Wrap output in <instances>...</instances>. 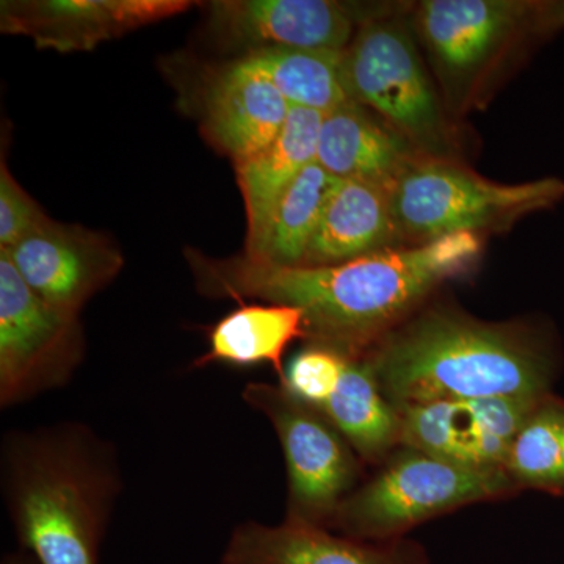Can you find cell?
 <instances>
[{"instance_id":"obj_15","label":"cell","mask_w":564,"mask_h":564,"mask_svg":"<svg viewBox=\"0 0 564 564\" xmlns=\"http://www.w3.org/2000/svg\"><path fill=\"white\" fill-rule=\"evenodd\" d=\"M203 110L207 139L237 163L278 139L292 106L272 82L236 62L212 79Z\"/></svg>"},{"instance_id":"obj_16","label":"cell","mask_w":564,"mask_h":564,"mask_svg":"<svg viewBox=\"0 0 564 564\" xmlns=\"http://www.w3.org/2000/svg\"><path fill=\"white\" fill-rule=\"evenodd\" d=\"M404 248L392 214L389 185L345 180L323 210L303 265L328 267Z\"/></svg>"},{"instance_id":"obj_5","label":"cell","mask_w":564,"mask_h":564,"mask_svg":"<svg viewBox=\"0 0 564 564\" xmlns=\"http://www.w3.org/2000/svg\"><path fill=\"white\" fill-rule=\"evenodd\" d=\"M389 192L403 247H419L455 234L505 231L563 202L564 182L544 177L500 184L456 159L419 155L397 174Z\"/></svg>"},{"instance_id":"obj_22","label":"cell","mask_w":564,"mask_h":564,"mask_svg":"<svg viewBox=\"0 0 564 564\" xmlns=\"http://www.w3.org/2000/svg\"><path fill=\"white\" fill-rule=\"evenodd\" d=\"M339 182L317 162L304 169L276 204L261 250L251 258L274 265H303L323 210Z\"/></svg>"},{"instance_id":"obj_14","label":"cell","mask_w":564,"mask_h":564,"mask_svg":"<svg viewBox=\"0 0 564 564\" xmlns=\"http://www.w3.org/2000/svg\"><path fill=\"white\" fill-rule=\"evenodd\" d=\"M188 6L180 0L2 2V31L31 36L44 50L88 51Z\"/></svg>"},{"instance_id":"obj_25","label":"cell","mask_w":564,"mask_h":564,"mask_svg":"<svg viewBox=\"0 0 564 564\" xmlns=\"http://www.w3.org/2000/svg\"><path fill=\"white\" fill-rule=\"evenodd\" d=\"M50 220L33 202L20 182L14 180L9 166L2 161L0 166V250H11L29 234Z\"/></svg>"},{"instance_id":"obj_13","label":"cell","mask_w":564,"mask_h":564,"mask_svg":"<svg viewBox=\"0 0 564 564\" xmlns=\"http://www.w3.org/2000/svg\"><path fill=\"white\" fill-rule=\"evenodd\" d=\"M220 564H429V556L404 538L370 543L285 516L278 525L234 527Z\"/></svg>"},{"instance_id":"obj_11","label":"cell","mask_w":564,"mask_h":564,"mask_svg":"<svg viewBox=\"0 0 564 564\" xmlns=\"http://www.w3.org/2000/svg\"><path fill=\"white\" fill-rule=\"evenodd\" d=\"M399 6H351L334 0H220L209 3L210 28L237 44L344 52L356 32Z\"/></svg>"},{"instance_id":"obj_1","label":"cell","mask_w":564,"mask_h":564,"mask_svg":"<svg viewBox=\"0 0 564 564\" xmlns=\"http://www.w3.org/2000/svg\"><path fill=\"white\" fill-rule=\"evenodd\" d=\"M484 252L475 234H455L328 267H282L251 258H207L187 251L196 289L207 299H256L296 307L304 340L364 358L373 345L422 310L445 282L473 272Z\"/></svg>"},{"instance_id":"obj_20","label":"cell","mask_w":564,"mask_h":564,"mask_svg":"<svg viewBox=\"0 0 564 564\" xmlns=\"http://www.w3.org/2000/svg\"><path fill=\"white\" fill-rule=\"evenodd\" d=\"M296 339H304L302 311L284 304L240 303L239 310L210 329L209 350L193 367L199 369L214 362L240 367L272 364L281 381L285 369L282 356Z\"/></svg>"},{"instance_id":"obj_19","label":"cell","mask_w":564,"mask_h":564,"mask_svg":"<svg viewBox=\"0 0 564 564\" xmlns=\"http://www.w3.org/2000/svg\"><path fill=\"white\" fill-rule=\"evenodd\" d=\"M361 462L384 463L400 447V421L369 364L348 359L343 377L321 408Z\"/></svg>"},{"instance_id":"obj_21","label":"cell","mask_w":564,"mask_h":564,"mask_svg":"<svg viewBox=\"0 0 564 564\" xmlns=\"http://www.w3.org/2000/svg\"><path fill=\"white\" fill-rule=\"evenodd\" d=\"M344 52L258 47L239 61L272 82L292 107L329 113L352 101L345 87Z\"/></svg>"},{"instance_id":"obj_2","label":"cell","mask_w":564,"mask_h":564,"mask_svg":"<svg viewBox=\"0 0 564 564\" xmlns=\"http://www.w3.org/2000/svg\"><path fill=\"white\" fill-rule=\"evenodd\" d=\"M362 359L393 408L543 397L558 370L554 337L545 329L485 322L451 306L419 311Z\"/></svg>"},{"instance_id":"obj_10","label":"cell","mask_w":564,"mask_h":564,"mask_svg":"<svg viewBox=\"0 0 564 564\" xmlns=\"http://www.w3.org/2000/svg\"><path fill=\"white\" fill-rule=\"evenodd\" d=\"M540 399L440 400L395 408L400 447L467 469H503L516 434Z\"/></svg>"},{"instance_id":"obj_23","label":"cell","mask_w":564,"mask_h":564,"mask_svg":"<svg viewBox=\"0 0 564 564\" xmlns=\"http://www.w3.org/2000/svg\"><path fill=\"white\" fill-rule=\"evenodd\" d=\"M516 488L564 497V399L545 393L516 434L503 466Z\"/></svg>"},{"instance_id":"obj_8","label":"cell","mask_w":564,"mask_h":564,"mask_svg":"<svg viewBox=\"0 0 564 564\" xmlns=\"http://www.w3.org/2000/svg\"><path fill=\"white\" fill-rule=\"evenodd\" d=\"M243 402L272 423L288 466V518L328 529L355 491L361 458L322 411L282 384L245 386Z\"/></svg>"},{"instance_id":"obj_4","label":"cell","mask_w":564,"mask_h":564,"mask_svg":"<svg viewBox=\"0 0 564 564\" xmlns=\"http://www.w3.org/2000/svg\"><path fill=\"white\" fill-rule=\"evenodd\" d=\"M417 33L444 90L464 109L516 51L564 31V2L538 0H423Z\"/></svg>"},{"instance_id":"obj_24","label":"cell","mask_w":564,"mask_h":564,"mask_svg":"<svg viewBox=\"0 0 564 564\" xmlns=\"http://www.w3.org/2000/svg\"><path fill=\"white\" fill-rule=\"evenodd\" d=\"M348 359L350 356L333 348L307 344L288 364L280 384L296 399L321 410L339 383Z\"/></svg>"},{"instance_id":"obj_9","label":"cell","mask_w":564,"mask_h":564,"mask_svg":"<svg viewBox=\"0 0 564 564\" xmlns=\"http://www.w3.org/2000/svg\"><path fill=\"white\" fill-rule=\"evenodd\" d=\"M84 358L80 315L44 302L0 251V406L68 384Z\"/></svg>"},{"instance_id":"obj_12","label":"cell","mask_w":564,"mask_h":564,"mask_svg":"<svg viewBox=\"0 0 564 564\" xmlns=\"http://www.w3.org/2000/svg\"><path fill=\"white\" fill-rule=\"evenodd\" d=\"M0 251L44 302L79 315L124 265L120 248L106 234L52 218L17 247Z\"/></svg>"},{"instance_id":"obj_18","label":"cell","mask_w":564,"mask_h":564,"mask_svg":"<svg viewBox=\"0 0 564 564\" xmlns=\"http://www.w3.org/2000/svg\"><path fill=\"white\" fill-rule=\"evenodd\" d=\"M415 151L388 122L356 101L323 115L315 162L337 180L391 185Z\"/></svg>"},{"instance_id":"obj_17","label":"cell","mask_w":564,"mask_h":564,"mask_svg":"<svg viewBox=\"0 0 564 564\" xmlns=\"http://www.w3.org/2000/svg\"><path fill=\"white\" fill-rule=\"evenodd\" d=\"M323 113L292 107L278 139L265 150L236 163L247 210L245 254L258 256L282 195L317 158Z\"/></svg>"},{"instance_id":"obj_3","label":"cell","mask_w":564,"mask_h":564,"mask_svg":"<svg viewBox=\"0 0 564 564\" xmlns=\"http://www.w3.org/2000/svg\"><path fill=\"white\" fill-rule=\"evenodd\" d=\"M2 485L22 552L36 564H99L121 492L113 445L82 422L13 432Z\"/></svg>"},{"instance_id":"obj_26","label":"cell","mask_w":564,"mask_h":564,"mask_svg":"<svg viewBox=\"0 0 564 564\" xmlns=\"http://www.w3.org/2000/svg\"><path fill=\"white\" fill-rule=\"evenodd\" d=\"M2 564H36V562L25 552H14V554L7 555Z\"/></svg>"},{"instance_id":"obj_7","label":"cell","mask_w":564,"mask_h":564,"mask_svg":"<svg viewBox=\"0 0 564 564\" xmlns=\"http://www.w3.org/2000/svg\"><path fill=\"white\" fill-rule=\"evenodd\" d=\"M518 492L503 469H467L402 447L340 503L328 529L370 543L402 540L437 516Z\"/></svg>"},{"instance_id":"obj_6","label":"cell","mask_w":564,"mask_h":564,"mask_svg":"<svg viewBox=\"0 0 564 564\" xmlns=\"http://www.w3.org/2000/svg\"><path fill=\"white\" fill-rule=\"evenodd\" d=\"M399 10L367 21L343 54L345 87L426 158L455 159L456 131Z\"/></svg>"}]
</instances>
